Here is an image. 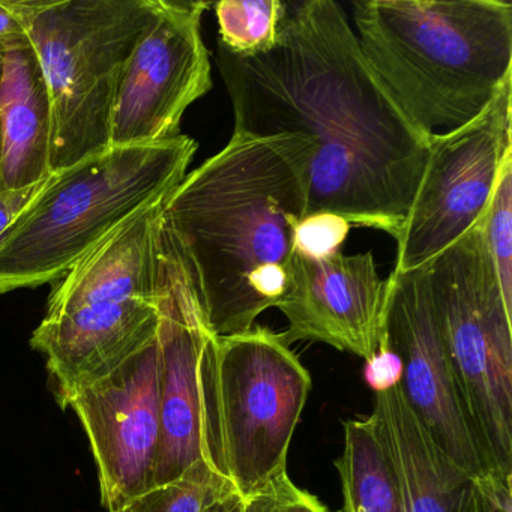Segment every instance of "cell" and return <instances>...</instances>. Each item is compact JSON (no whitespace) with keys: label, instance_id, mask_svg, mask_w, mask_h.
Instances as JSON below:
<instances>
[{"label":"cell","instance_id":"22","mask_svg":"<svg viewBox=\"0 0 512 512\" xmlns=\"http://www.w3.org/2000/svg\"><path fill=\"white\" fill-rule=\"evenodd\" d=\"M43 182L23 190L0 191V236L4 235L5 230L16 221L26 205L34 199Z\"/></svg>","mask_w":512,"mask_h":512},{"label":"cell","instance_id":"11","mask_svg":"<svg viewBox=\"0 0 512 512\" xmlns=\"http://www.w3.org/2000/svg\"><path fill=\"white\" fill-rule=\"evenodd\" d=\"M380 347L397 359L401 394L434 442L472 478H490L455 391L427 266L386 280Z\"/></svg>","mask_w":512,"mask_h":512},{"label":"cell","instance_id":"15","mask_svg":"<svg viewBox=\"0 0 512 512\" xmlns=\"http://www.w3.org/2000/svg\"><path fill=\"white\" fill-rule=\"evenodd\" d=\"M344 449L335 461L343 512H406L397 478L370 418L344 422Z\"/></svg>","mask_w":512,"mask_h":512},{"label":"cell","instance_id":"10","mask_svg":"<svg viewBox=\"0 0 512 512\" xmlns=\"http://www.w3.org/2000/svg\"><path fill=\"white\" fill-rule=\"evenodd\" d=\"M160 328V326H158ZM161 347L155 335L107 376L68 400L98 469L101 505L115 512L154 487L160 446Z\"/></svg>","mask_w":512,"mask_h":512},{"label":"cell","instance_id":"8","mask_svg":"<svg viewBox=\"0 0 512 512\" xmlns=\"http://www.w3.org/2000/svg\"><path fill=\"white\" fill-rule=\"evenodd\" d=\"M511 101L509 80L478 118L430 137L392 272L424 268L481 221L503 161L512 154Z\"/></svg>","mask_w":512,"mask_h":512},{"label":"cell","instance_id":"18","mask_svg":"<svg viewBox=\"0 0 512 512\" xmlns=\"http://www.w3.org/2000/svg\"><path fill=\"white\" fill-rule=\"evenodd\" d=\"M479 223L503 301L512 311V154L503 161L490 202Z\"/></svg>","mask_w":512,"mask_h":512},{"label":"cell","instance_id":"14","mask_svg":"<svg viewBox=\"0 0 512 512\" xmlns=\"http://www.w3.org/2000/svg\"><path fill=\"white\" fill-rule=\"evenodd\" d=\"M2 191L40 184L52 173V112L34 50L5 53L0 68Z\"/></svg>","mask_w":512,"mask_h":512},{"label":"cell","instance_id":"5","mask_svg":"<svg viewBox=\"0 0 512 512\" xmlns=\"http://www.w3.org/2000/svg\"><path fill=\"white\" fill-rule=\"evenodd\" d=\"M310 391V371L283 334L263 326L227 337L208 331L199 361L206 466L244 499L286 473Z\"/></svg>","mask_w":512,"mask_h":512},{"label":"cell","instance_id":"19","mask_svg":"<svg viewBox=\"0 0 512 512\" xmlns=\"http://www.w3.org/2000/svg\"><path fill=\"white\" fill-rule=\"evenodd\" d=\"M352 224L328 212L302 218L295 232V253L308 259H326L341 253Z\"/></svg>","mask_w":512,"mask_h":512},{"label":"cell","instance_id":"2","mask_svg":"<svg viewBox=\"0 0 512 512\" xmlns=\"http://www.w3.org/2000/svg\"><path fill=\"white\" fill-rule=\"evenodd\" d=\"M314 154L316 142L302 134H232L164 200V224L215 337L248 331L283 301Z\"/></svg>","mask_w":512,"mask_h":512},{"label":"cell","instance_id":"17","mask_svg":"<svg viewBox=\"0 0 512 512\" xmlns=\"http://www.w3.org/2000/svg\"><path fill=\"white\" fill-rule=\"evenodd\" d=\"M232 487L215 475L205 461H197L181 478L149 488L115 512H203Z\"/></svg>","mask_w":512,"mask_h":512},{"label":"cell","instance_id":"3","mask_svg":"<svg viewBox=\"0 0 512 512\" xmlns=\"http://www.w3.org/2000/svg\"><path fill=\"white\" fill-rule=\"evenodd\" d=\"M362 55L427 137L478 118L512 80V5L503 0H358Z\"/></svg>","mask_w":512,"mask_h":512},{"label":"cell","instance_id":"24","mask_svg":"<svg viewBox=\"0 0 512 512\" xmlns=\"http://www.w3.org/2000/svg\"><path fill=\"white\" fill-rule=\"evenodd\" d=\"M244 502V497L236 491H230L212 502L203 512H244Z\"/></svg>","mask_w":512,"mask_h":512},{"label":"cell","instance_id":"4","mask_svg":"<svg viewBox=\"0 0 512 512\" xmlns=\"http://www.w3.org/2000/svg\"><path fill=\"white\" fill-rule=\"evenodd\" d=\"M197 142L110 146L47 176L0 236V295L55 284L143 209L187 176Z\"/></svg>","mask_w":512,"mask_h":512},{"label":"cell","instance_id":"26","mask_svg":"<svg viewBox=\"0 0 512 512\" xmlns=\"http://www.w3.org/2000/svg\"><path fill=\"white\" fill-rule=\"evenodd\" d=\"M2 59H4V56H0V68H2Z\"/></svg>","mask_w":512,"mask_h":512},{"label":"cell","instance_id":"21","mask_svg":"<svg viewBox=\"0 0 512 512\" xmlns=\"http://www.w3.org/2000/svg\"><path fill=\"white\" fill-rule=\"evenodd\" d=\"M460 512H512V482L473 478Z\"/></svg>","mask_w":512,"mask_h":512},{"label":"cell","instance_id":"16","mask_svg":"<svg viewBox=\"0 0 512 512\" xmlns=\"http://www.w3.org/2000/svg\"><path fill=\"white\" fill-rule=\"evenodd\" d=\"M221 47L241 58L269 52L289 14L281 0H221L214 5Z\"/></svg>","mask_w":512,"mask_h":512},{"label":"cell","instance_id":"9","mask_svg":"<svg viewBox=\"0 0 512 512\" xmlns=\"http://www.w3.org/2000/svg\"><path fill=\"white\" fill-rule=\"evenodd\" d=\"M211 5L158 0L119 83L110 146L145 145L181 136L188 107L212 89L211 58L202 37Z\"/></svg>","mask_w":512,"mask_h":512},{"label":"cell","instance_id":"6","mask_svg":"<svg viewBox=\"0 0 512 512\" xmlns=\"http://www.w3.org/2000/svg\"><path fill=\"white\" fill-rule=\"evenodd\" d=\"M23 26L52 112V172L110 148L125 65L158 0H5Z\"/></svg>","mask_w":512,"mask_h":512},{"label":"cell","instance_id":"23","mask_svg":"<svg viewBox=\"0 0 512 512\" xmlns=\"http://www.w3.org/2000/svg\"><path fill=\"white\" fill-rule=\"evenodd\" d=\"M26 44H28V38L23 31V26L8 10L5 0H0V56Z\"/></svg>","mask_w":512,"mask_h":512},{"label":"cell","instance_id":"7","mask_svg":"<svg viewBox=\"0 0 512 512\" xmlns=\"http://www.w3.org/2000/svg\"><path fill=\"white\" fill-rule=\"evenodd\" d=\"M425 266L467 427L488 476L512 481V311L481 223Z\"/></svg>","mask_w":512,"mask_h":512},{"label":"cell","instance_id":"1","mask_svg":"<svg viewBox=\"0 0 512 512\" xmlns=\"http://www.w3.org/2000/svg\"><path fill=\"white\" fill-rule=\"evenodd\" d=\"M215 62L232 103L233 134H302L316 142L307 215L335 214L397 241L430 137L383 88L338 2L289 4L269 52L241 58L217 44Z\"/></svg>","mask_w":512,"mask_h":512},{"label":"cell","instance_id":"20","mask_svg":"<svg viewBox=\"0 0 512 512\" xmlns=\"http://www.w3.org/2000/svg\"><path fill=\"white\" fill-rule=\"evenodd\" d=\"M244 512H329V509L310 491L296 487L286 472L245 497Z\"/></svg>","mask_w":512,"mask_h":512},{"label":"cell","instance_id":"25","mask_svg":"<svg viewBox=\"0 0 512 512\" xmlns=\"http://www.w3.org/2000/svg\"><path fill=\"white\" fill-rule=\"evenodd\" d=\"M0 191H2V139H0Z\"/></svg>","mask_w":512,"mask_h":512},{"label":"cell","instance_id":"13","mask_svg":"<svg viewBox=\"0 0 512 512\" xmlns=\"http://www.w3.org/2000/svg\"><path fill=\"white\" fill-rule=\"evenodd\" d=\"M368 418L394 470L406 512H460L473 478L434 442L397 382L377 389Z\"/></svg>","mask_w":512,"mask_h":512},{"label":"cell","instance_id":"12","mask_svg":"<svg viewBox=\"0 0 512 512\" xmlns=\"http://www.w3.org/2000/svg\"><path fill=\"white\" fill-rule=\"evenodd\" d=\"M386 280L371 253L308 259L295 253L289 289L277 308L287 344L319 341L371 361L379 352Z\"/></svg>","mask_w":512,"mask_h":512}]
</instances>
